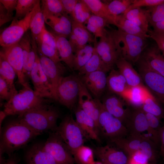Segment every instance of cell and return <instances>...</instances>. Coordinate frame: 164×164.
I'll return each mask as SVG.
<instances>
[{
  "label": "cell",
  "mask_w": 164,
  "mask_h": 164,
  "mask_svg": "<svg viewBox=\"0 0 164 164\" xmlns=\"http://www.w3.org/2000/svg\"><path fill=\"white\" fill-rule=\"evenodd\" d=\"M0 155H10L40 134L18 119L9 122L0 132Z\"/></svg>",
  "instance_id": "6da1fadb"
},
{
  "label": "cell",
  "mask_w": 164,
  "mask_h": 164,
  "mask_svg": "<svg viewBox=\"0 0 164 164\" xmlns=\"http://www.w3.org/2000/svg\"><path fill=\"white\" fill-rule=\"evenodd\" d=\"M48 102L18 116L19 119L34 131L42 133L49 130H55L60 112L56 107Z\"/></svg>",
  "instance_id": "7a4b0ae2"
},
{
  "label": "cell",
  "mask_w": 164,
  "mask_h": 164,
  "mask_svg": "<svg viewBox=\"0 0 164 164\" xmlns=\"http://www.w3.org/2000/svg\"><path fill=\"white\" fill-rule=\"evenodd\" d=\"M121 56L132 64L136 63L148 45L147 38L127 33L120 29H110Z\"/></svg>",
  "instance_id": "3957f363"
},
{
  "label": "cell",
  "mask_w": 164,
  "mask_h": 164,
  "mask_svg": "<svg viewBox=\"0 0 164 164\" xmlns=\"http://www.w3.org/2000/svg\"><path fill=\"white\" fill-rule=\"evenodd\" d=\"M51 100L42 98L37 95L30 87H23L4 105L3 111L7 116L22 115L26 112Z\"/></svg>",
  "instance_id": "277c9868"
},
{
  "label": "cell",
  "mask_w": 164,
  "mask_h": 164,
  "mask_svg": "<svg viewBox=\"0 0 164 164\" xmlns=\"http://www.w3.org/2000/svg\"><path fill=\"white\" fill-rule=\"evenodd\" d=\"M73 155L75 151L83 145L84 135L71 114L66 115L55 131Z\"/></svg>",
  "instance_id": "5b68a950"
},
{
  "label": "cell",
  "mask_w": 164,
  "mask_h": 164,
  "mask_svg": "<svg viewBox=\"0 0 164 164\" xmlns=\"http://www.w3.org/2000/svg\"><path fill=\"white\" fill-rule=\"evenodd\" d=\"M80 79L79 76L71 75L63 77L57 91V101L70 109L78 101Z\"/></svg>",
  "instance_id": "8992f818"
},
{
  "label": "cell",
  "mask_w": 164,
  "mask_h": 164,
  "mask_svg": "<svg viewBox=\"0 0 164 164\" xmlns=\"http://www.w3.org/2000/svg\"><path fill=\"white\" fill-rule=\"evenodd\" d=\"M98 125L99 134L100 133L110 140L124 137L128 133V130L124 124L108 112L101 101Z\"/></svg>",
  "instance_id": "52a82bcc"
},
{
  "label": "cell",
  "mask_w": 164,
  "mask_h": 164,
  "mask_svg": "<svg viewBox=\"0 0 164 164\" xmlns=\"http://www.w3.org/2000/svg\"><path fill=\"white\" fill-rule=\"evenodd\" d=\"M136 63L145 86L159 101L164 103V77L151 69L139 59Z\"/></svg>",
  "instance_id": "ba28073f"
},
{
  "label": "cell",
  "mask_w": 164,
  "mask_h": 164,
  "mask_svg": "<svg viewBox=\"0 0 164 164\" xmlns=\"http://www.w3.org/2000/svg\"><path fill=\"white\" fill-rule=\"evenodd\" d=\"M96 50L104 62L111 70L121 56L118 46L110 30L105 29L99 41L94 43Z\"/></svg>",
  "instance_id": "9c48e42d"
},
{
  "label": "cell",
  "mask_w": 164,
  "mask_h": 164,
  "mask_svg": "<svg viewBox=\"0 0 164 164\" xmlns=\"http://www.w3.org/2000/svg\"><path fill=\"white\" fill-rule=\"evenodd\" d=\"M34 12V8L23 18L13 20L11 24L2 31L0 36L2 47L9 46L19 42L29 29Z\"/></svg>",
  "instance_id": "30bf717a"
},
{
  "label": "cell",
  "mask_w": 164,
  "mask_h": 164,
  "mask_svg": "<svg viewBox=\"0 0 164 164\" xmlns=\"http://www.w3.org/2000/svg\"><path fill=\"white\" fill-rule=\"evenodd\" d=\"M44 149L53 158L57 164H74V159L67 146L55 132L50 134Z\"/></svg>",
  "instance_id": "8fae6325"
},
{
  "label": "cell",
  "mask_w": 164,
  "mask_h": 164,
  "mask_svg": "<svg viewBox=\"0 0 164 164\" xmlns=\"http://www.w3.org/2000/svg\"><path fill=\"white\" fill-rule=\"evenodd\" d=\"M0 55L12 67L17 77L18 83L23 87L29 86L23 72V57L19 42L9 46L2 47Z\"/></svg>",
  "instance_id": "7c38bea8"
},
{
  "label": "cell",
  "mask_w": 164,
  "mask_h": 164,
  "mask_svg": "<svg viewBox=\"0 0 164 164\" xmlns=\"http://www.w3.org/2000/svg\"><path fill=\"white\" fill-rule=\"evenodd\" d=\"M38 53L36 61L29 73L34 88V91L39 96L54 100L52 85L44 73L40 63Z\"/></svg>",
  "instance_id": "4fadbf2b"
},
{
  "label": "cell",
  "mask_w": 164,
  "mask_h": 164,
  "mask_svg": "<svg viewBox=\"0 0 164 164\" xmlns=\"http://www.w3.org/2000/svg\"><path fill=\"white\" fill-rule=\"evenodd\" d=\"M39 61L43 70L51 84L54 101H57V91L66 68L61 62L56 63L48 57L39 54Z\"/></svg>",
  "instance_id": "5bb4252c"
},
{
  "label": "cell",
  "mask_w": 164,
  "mask_h": 164,
  "mask_svg": "<svg viewBox=\"0 0 164 164\" xmlns=\"http://www.w3.org/2000/svg\"><path fill=\"white\" fill-rule=\"evenodd\" d=\"M78 101V106L94 121L99 134L98 123L101 101L99 99L93 98L81 80Z\"/></svg>",
  "instance_id": "9a60e30c"
},
{
  "label": "cell",
  "mask_w": 164,
  "mask_h": 164,
  "mask_svg": "<svg viewBox=\"0 0 164 164\" xmlns=\"http://www.w3.org/2000/svg\"><path fill=\"white\" fill-rule=\"evenodd\" d=\"M22 48L23 57V72L26 74L30 73L36 61L38 52L36 40L29 32H26L19 42Z\"/></svg>",
  "instance_id": "2e32d148"
},
{
  "label": "cell",
  "mask_w": 164,
  "mask_h": 164,
  "mask_svg": "<svg viewBox=\"0 0 164 164\" xmlns=\"http://www.w3.org/2000/svg\"><path fill=\"white\" fill-rule=\"evenodd\" d=\"M106 73L103 71H97L79 77L95 98L99 99L107 87Z\"/></svg>",
  "instance_id": "e0dca14e"
},
{
  "label": "cell",
  "mask_w": 164,
  "mask_h": 164,
  "mask_svg": "<svg viewBox=\"0 0 164 164\" xmlns=\"http://www.w3.org/2000/svg\"><path fill=\"white\" fill-rule=\"evenodd\" d=\"M95 39L83 24L72 20V28L69 37V41L74 53L89 43H94Z\"/></svg>",
  "instance_id": "ac0fdd59"
},
{
  "label": "cell",
  "mask_w": 164,
  "mask_h": 164,
  "mask_svg": "<svg viewBox=\"0 0 164 164\" xmlns=\"http://www.w3.org/2000/svg\"><path fill=\"white\" fill-rule=\"evenodd\" d=\"M139 60L151 69L164 77V56L156 44L148 45Z\"/></svg>",
  "instance_id": "d6986e66"
},
{
  "label": "cell",
  "mask_w": 164,
  "mask_h": 164,
  "mask_svg": "<svg viewBox=\"0 0 164 164\" xmlns=\"http://www.w3.org/2000/svg\"><path fill=\"white\" fill-rule=\"evenodd\" d=\"M101 103L108 112L120 120L125 125L131 111L124 108V103L122 99L113 94L105 96Z\"/></svg>",
  "instance_id": "ffe728a7"
},
{
  "label": "cell",
  "mask_w": 164,
  "mask_h": 164,
  "mask_svg": "<svg viewBox=\"0 0 164 164\" xmlns=\"http://www.w3.org/2000/svg\"><path fill=\"white\" fill-rule=\"evenodd\" d=\"M93 152L104 164H126L128 161L124 152L109 145L97 147Z\"/></svg>",
  "instance_id": "44dd1931"
},
{
  "label": "cell",
  "mask_w": 164,
  "mask_h": 164,
  "mask_svg": "<svg viewBox=\"0 0 164 164\" xmlns=\"http://www.w3.org/2000/svg\"><path fill=\"white\" fill-rule=\"evenodd\" d=\"M125 125L130 135H137L149 129L145 112L140 108H135L131 111Z\"/></svg>",
  "instance_id": "7402d4cb"
},
{
  "label": "cell",
  "mask_w": 164,
  "mask_h": 164,
  "mask_svg": "<svg viewBox=\"0 0 164 164\" xmlns=\"http://www.w3.org/2000/svg\"><path fill=\"white\" fill-rule=\"evenodd\" d=\"M45 23L50 27L56 34L65 37H69L72 28V22L68 15H45Z\"/></svg>",
  "instance_id": "603a6c76"
},
{
  "label": "cell",
  "mask_w": 164,
  "mask_h": 164,
  "mask_svg": "<svg viewBox=\"0 0 164 164\" xmlns=\"http://www.w3.org/2000/svg\"><path fill=\"white\" fill-rule=\"evenodd\" d=\"M76 121L84 137L99 141V134L93 120L78 106L75 112Z\"/></svg>",
  "instance_id": "cb8c5ba5"
},
{
  "label": "cell",
  "mask_w": 164,
  "mask_h": 164,
  "mask_svg": "<svg viewBox=\"0 0 164 164\" xmlns=\"http://www.w3.org/2000/svg\"><path fill=\"white\" fill-rule=\"evenodd\" d=\"M115 65L118 70L126 79L129 87L145 86L139 74L133 67L132 64L121 56Z\"/></svg>",
  "instance_id": "d4e9b609"
},
{
  "label": "cell",
  "mask_w": 164,
  "mask_h": 164,
  "mask_svg": "<svg viewBox=\"0 0 164 164\" xmlns=\"http://www.w3.org/2000/svg\"><path fill=\"white\" fill-rule=\"evenodd\" d=\"M26 164H56L53 157L44 149L43 144L33 145L26 152Z\"/></svg>",
  "instance_id": "484cf974"
},
{
  "label": "cell",
  "mask_w": 164,
  "mask_h": 164,
  "mask_svg": "<svg viewBox=\"0 0 164 164\" xmlns=\"http://www.w3.org/2000/svg\"><path fill=\"white\" fill-rule=\"evenodd\" d=\"M129 136L126 138L124 137L110 141L131 158L139 151L141 143L145 135L140 134Z\"/></svg>",
  "instance_id": "4316f807"
},
{
  "label": "cell",
  "mask_w": 164,
  "mask_h": 164,
  "mask_svg": "<svg viewBox=\"0 0 164 164\" xmlns=\"http://www.w3.org/2000/svg\"><path fill=\"white\" fill-rule=\"evenodd\" d=\"M56 40L57 50L61 61L64 63L73 70V62L74 54L72 47L67 38L51 32Z\"/></svg>",
  "instance_id": "83f0119b"
},
{
  "label": "cell",
  "mask_w": 164,
  "mask_h": 164,
  "mask_svg": "<svg viewBox=\"0 0 164 164\" xmlns=\"http://www.w3.org/2000/svg\"><path fill=\"white\" fill-rule=\"evenodd\" d=\"M107 86L111 93L121 97L130 88L124 76L118 70L114 69L107 77Z\"/></svg>",
  "instance_id": "f1b7e54d"
},
{
  "label": "cell",
  "mask_w": 164,
  "mask_h": 164,
  "mask_svg": "<svg viewBox=\"0 0 164 164\" xmlns=\"http://www.w3.org/2000/svg\"><path fill=\"white\" fill-rule=\"evenodd\" d=\"M35 40L38 50L43 54L50 56L57 52L55 39L52 33L46 30L45 26Z\"/></svg>",
  "instance_id": "f546056e"
},
{
  "label": "cell",
  "mask_w": 164,
  "mask_h": 164,
  "mask_svg": "<svg viewBox=\"0 0 164 164\" xmlns=\"http://www.w3.org/2000/svg\"><path fill=\"white\" fill-rule=\"evenodd\" d=\"M123 15L126 18L135 23L148 33L150 15L147 9L133 8L127 10Z\"/></svg>",
  "instance_id": "4dcf8cb0"
},
{
  "label": "cell",
  "mask_w": 164,
  "mask_h": 164,
  "mask_svg": "<svg viewBox=\"0 0 164 164\" xmlns=\"http://www.w3.org/2000/svg\"><path fill=\"white\" fill-rule=\"evenodd\" d=\"M90 9L92 14L101 17L107 21L108 24L117 27L115 17L110 13L107 3L100 0H83Z\"/></svg>",
  "instance_id": "1f68e13d"
},
{
  "label": "cell",
  "mask_w": 164,
  "mask_h": 164,
  "mask_svg": "<svg viewBox=\"0 0 164 164\" xmlns=\"http://www.w3.org/2000/svg\"><path fill=\"white\" fill-rule=\"evenodd\" d=\"M150 93L145 86L129 88L121 97L135 108H140Z\"/></svg>",
  "instance_id": "d6a6232c"
},
{
  "label": "cell",
  "mask_w": 164,
  "mask_h": 164,
  "mask_svg": "<svg viewBox=\"0 0 164 164\" xmlns=\"http://www.w3.org/2000/svg\"><path fill=\"white\" fill-rule=\"evenodd\" d=\"M94 50L91 57L78 71L80 76L97 71H102L106 73L111 70L102 60L95 46H94Z\"/></svg>",
  "instance_id": "836d02e7"
},
{
  "label": "cell",
  "mask_w": 164,
  "mask_h": 164,
  "mask_svg": "<svg viewBox=\"0 0 164 164\" xmlns=\"http://www.w3.org/2000/svg\"><path fill=\"white\" fill-rule=\"evenodd\" d=\"M115 21L118 29L127 33L147 39L150 38L147 33L123 14L116 16Z\"/></svg>",
  "instance_id": "e575fe53"
},
{
  "label": "cell",
  "mask_w": 164,
  "mask_h": 164,
  "mask_svg": "<svg viewBox=\"0 0 164 164\" xmlns=\"http://www.w3.org/2000/svg\"><path fill=\"white\" fill-rule=\"evenodd\" d=\"M45 16L41 9L40 1L39 0L34 8L30 25L32 38L36 39L45 27Z\"/></svg>",
  "instance_id": "d590c367"
},
{
  "label": "cell",
  "mask_w": 164,
  "mask_h": 164,
  "mask_svg": "<svg viewBox=\"0 0 164 164\" xmlns=\"http://www.w3.org/2000/svg\"><path fill=\"white\" fill-rule=\"evenodd\" d=\"M15 75V72L12 67L2 56L0 55V77L6 82L14 95L18 91L14 84Z\"/></svg>",
  "instance_id": "8d00e7d4"
},
{
  "label": "cell",
  "mask_w": 164,
  "mask_h": 164,
  "mask_svg": "<svg viewBox=\"0 0 164 164\" xmlns=\"http://www.w3.org/2000/svg\"><path fill=\"white\" fill-rule=\"evenodd\" d=\"M87 22L86 27L93 35L95 39L102 36L105 27L108 25L105 19L92 14Z\"/></svg>",
  "instance_id": "74e56055"
},
{
  "label": "cell",
  "mask_w": 164,
  "mask_h": 164,
  "mask_svg": "<svg viewBox=\"0 0 164 164\" xmlns=\"http://www.w3.org/2000/svg\"><path fill=\"white\" fill-rule=\"evenodd\" d=\"M94 47L87 44L74 54L73 62V70H77L84 66L92 55Z\"/></svg>",
  "instance_id": "f35d334b"
},
{
  "label": "cell",
  "mask_w": 164,
  "mask_h": 164,
  "mask_svg": "<svg viewBox=\"0 0 164 164\" xmlns=\"http://www.w3.org/2000/svg\"><path fill=\"white\" fill-rule=\"evenodd\" d=\"M159 102L150 93L145 98L140 108L145 113L152 114L160 119L163 117L164 111Z\"/></svg>",
  "instance_id": "ab89813d"
},
{
  "label": "cell",
  "mask_w": 164,
  "mask_h": 164,
  "mask_svg": "<svg viewBox=\"0 0 164 164\" xmlns=\"http://www.w3.org/2000/svg\"><path fill=\"white\" fill-rule=\"evenodd\" d=\"M41 2V9L44 16L66 13L61 0H42Z\"/></svg>",
  "instance_id": "60d3db41"
},
{
  "label": "cell",
  "mask_w": 164,
  "mask_h": 164,
  "mask_svg": "<svg viewBox=\"0 0 164 164\" xmlns=\"http://www.w3.org/2000/svg\"><path fill=\"white\" fill-rule=\"evenodd\" d=\"M91 12L83 0H78L71 15L72 20L83 24L91 17Z\"/></svg>",
  "instance_id": "b9f144b4"
},
{
  "label": "cell",
  "mask_w": 164,
  "mask_h": 164,
  "mask_svg": "<svg viewBox=\"0 0 164 164\" xmlns=\"http://www.w3.org/2000/svg\"><path fill=\"white\" fill-rule=\"evenodd\" d=\"M145 113L149 125L148 136L155 143H158L160 141V119L152 114Z\"/></svg>",
  "instance_id": "7bdbcfd3"
},
{
  "label": "cell",
  "mask_w": 164,
  "mask_h": 164,
  "mask_svg": "<svg viewBox=\"0 0 164 164\" xmlns=\"http://www.w3.org/2000/svg\"><path fill=\"white\" fill-rule=\"evenodd\" d=\"M39 0H18L13 20L24 18L33 9Z\"/></svg>",
  "instance_id": "ee69618b"
},
{
  "label": "cell",
  "mask_w": 164,
  "mask_h": 164,
  "mask_svg": "<svg viewBox=\"0 0 164 164\" xmlns=\"http://www.w3.org/2000/svg\"><path fill=\"white\" fill-rule=\"evenodd\" d=\"M93 150L89 147L82 145L73 153L75 159L80 164H91L94 161Z\"/></svg>",
  "instance_id": "f6af8a7d"
},
{
  "label": "cell",
  "mask_w": 164,
  "mask_h": 164,
  "mask_svg": "<svg viewBox=\"0 0 164 164\" xmlns=\"http://www.w3.org/2000/svg\"><path fill=\"white\" fill-rule=\"evenodd\" d=\"M133 2V0H114L107 4L110 13L115 17L124 14Z\"/></svg>",
  "instance_id": "bcb514c9"
},
{
  "label": "cell",
  "mask_w": 164,
  "mask_h": 164,
  "mask_svg": "<svg viewBox=\"0 0 164 164\" xmlns=\"http://www.w3.org/2000/svg\"><path fill=\"white\" fill-rule=\"evenodd\" d=\"M154 143L149 137L146 135L141 143L139 151L146 156L149 160H153L155 158Z\"/></svg>",
  "instance_id": "7dc6e473"
},
{
  "label": "cell",
  "mask_w": 164,
  "mask_h": 164,
  "mask_svg": "<svg viewBox=\"0 0 164 164\" xmlns=\"http://www.w3.org/2000/svg\"><path fill=\"white\" fill-rule=\"evenodd\" d=\"M146 8L150 13L149 25L151 26L164 19V1L156 5Z\"/></svg>",
  "instance_id": "c3c4849f"
},
{
  "label": "cell",
  "mask_w": 164,
  "mask_h": 164,
  "mask_svg": "<svg viewBox=\"0 0 164 164\" xmlns=\"http://www.w3.org/2000/svg\"><path fill=\"white\" fill-rule=\"evenodd\" d=\"M14 95L6 82L0 77V98L2 100L9 101Z\"/></svg>",
  "instance_id": "681fc988"
},
{
  "label": "cell",
  "mask_w": 164,
  "mask_h": 164,
  "mask_svg": "<svg viewBox=\"0 0 164 164\" xmlns=\"http://www.w3.org/2000/svg\"><path fill=\"white\" fill-rule=\"evenodd\" d=\"M164 1V0H133V2L127 10L132 8L146 7H152L158 5Z\"/></svg>",
  "instance_id": "f907efd6"
},
{
  "label": "cell",
  "mask_w": 164,
  "mask_h": 164,
  "mask_svg": "<svg viewBox=\"0 0 164 164\" xmlns=\"http://www.w3.org/2000/svg\"><path fill=\"white\" fill-rule=\"evenodd\" d=\"M18 0H0L1 3L6 9L8 15L13 19V12L15 10Z\"/></svg>",
  "instance_id": "816d5d0a"
},
{
  "label": "cell",
  "mask_w": 164,
  "mask_h": 164,
  "mask_svg": "<svg viewBox=\"0 0 164 164\" xmlns=\"http://www.w3.org/2000/svg\"><path fill=\"white\" fill-rule=\"evenodd\" d=\"M148 34L150 36V38L155 41L162 54L164 56V36L156 34L152 30H149Z\"/></svg>",
  "instance_id": "f5cc1de1"
},
{
  "label": "cell",
  "mask_w": 164,
  "mask_h": 164,
  "mask_svg": "<svg viewBox=\"0 0 164 164\" xmlns=\"http://www.w3.org/2000/svg\"><path fill=\"white\" fill-rule=\"evenodd\" d=\"M67 14L71 16L78 2V0H61Z\"/></svg>",
  "instance_id": "db71d44e"
},
{
  "label": "cell",
  "mask_w": 164,
  "mask_h": 164,
  "mask_svg": "<svg viewBox=\"0 0 164 164\" xmlns=\"http://www.w3.org/2000/svg\"><path fill=\"white\" fill-rule=\"evenodd\" d=\"M148 160L147 157L138 151L131 157L130 162L136 164H146Z\"/></svg>",
  "instance_id": "11a10c76"
},
{
  "label": "cell",
  "mask_w": 164,
  "mask_h": 164,
  "mask_svg": "<svg viewBox=\"0 0 164 164\" xmlns=\"http://www.w3.org/2000/svg\"><path fill=\"white\" fill-rule=\"evenodd\" d=\"M13 20V19L8 15L7 11L4 6L0 3V26Z\"/></svg>",
  "instance_id": "9f6ffc18"
},
{
  "label": "cell",
  "mask_w": 164,
  "mask_h": 164,
  "mask_svg": "<svg viewBox=\"0 0 164 164\" xmlns=\"http://www.w3.org/2000/svg\"><path fill=\"white\" fill-rule=\"evenodd\" d=\"M152 26L153 29L152 30L154 32L159 35L164 36V19Z\"/></svg>",
  "instance_id": "6f0895ef"
},
{
  "label": "cell",
  "mask_w": 164,
  "mask_h": 164,
  "mask_svg": "<svg viewBox=\"0 0 164 164\" xmlns=\"http://www.w3.org/2000/svg\"><path fill=\"white\" fill-rule=\"evenodd\" d=\"M159 135L160 142H161L160 152L164 158V125L161 127Z\"/></svg>",
  "instance_id": "680465c9"
},
{
  "label": "cell",
  "mask_w": 164,
  "mask_h": 164,
  "mask_svg": "<svg viewBox=\"0 0 164 164\" xmlns=\"http://www.w3.org/2000/svg\"><path fill=\"white\" fill-rule=\"evenodd\" d=\"M19 160L15 157L11 156L6 160L4 164H18Z\"/></svg>",
  "instance_id": "91938a15"
},
{
  "label": "cell",
  "mask_w": 164,
  "mask_h": 164,
  "mask_svg": "<svg viewBox=\"0 0 164 164\" xmlns=\"http://www.w3.org/2000/svg\"><path fill=\"white\" fill-rule=\"evenodd\" d=\"M7 115L6 113L3 111H0V132L2 130V122Z\"/></svg>",
  "instance_id": "94428289"
},
{
  "label": "cell",
  "mask_w": 164,
  "mask_h": 164,
  "mask_svg": "<svg viewBox=\"0 0 164 164\" xmlns=\"http://www.w3.org/2000/svg\"><path fill=\"white\" fill-rule=\"evenodd\" d=\"M91 164H104L102 162L94 161Z\"/></svg>",
  "instance_id": "6125c7cd"
},
{
  "label": "cell",
  "mask_w": 164,
  "mask_h": 164,
  "mask_svg": "<svg viewBox=\"0 0 164 164\" xmlns=\"http://www.w3.org/2000/svg\"><path fill=\"white\" fill-rule=\"evenodd\" d=\"M130 164H135V163H134L130 162Z\"/></svg>",
  "instance_id": "be15d7a7"
},
{
  "label": "cell",
  "mask_w": 164,
  "mask_h": 164,
  "mask_svg": "<svg viewBox=\"0 0 164 164\" xmlns=\"http://www.w3.org/2000/svg\"></svg>",
  "instance_id": "e7e4bbea"
}]
</instances>
